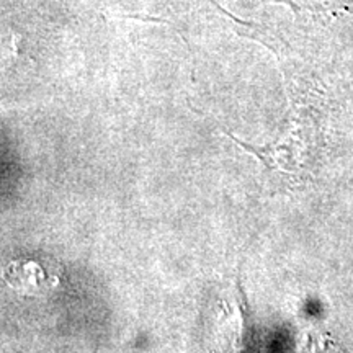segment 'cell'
Masks as SVG:
<instances>
[{
	"instance_id": "cell-1",
	"label": "cell",
	"mask_w": 353,
	"mask_h": 353,
	"mask_svg": "<svg viewBox=\"0 0 353 353\" xmlns=\"http://www.w3.org/2000/svg\"><path fill=\"white\" fill-rule=\"evenodd\" d=\"M299 10H309L321 17L353 15V0H288Z\"/></svg>"
}]
</instances>
